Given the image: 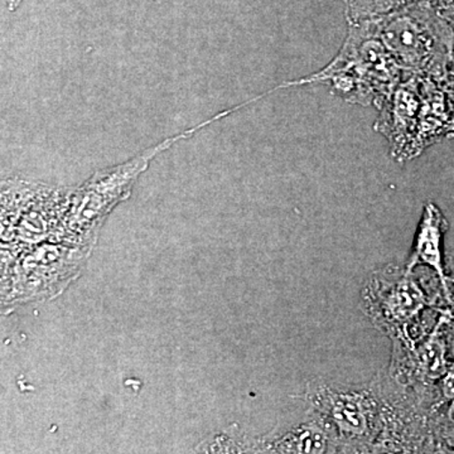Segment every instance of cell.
<instances>
[{"label":"cell","instance_id":"5bb4252c","mask_svg":"<svg viewBox=\"0 0 454 454\" xmlns=\"http://www.w3.org/2000/svg\"><path fill=\"white\" fill-rule=\"evenodd\" d=\"M428 2L454 31V0H428Z\"/></svg>","mask_w":454,"mask_h":454},{"label":"cell","instance_id":"9c48e42d","mask_svg":"<svg viewBox=\"0 0 454 454\" xmlns=\"http://www.w3.org/2000/svg\"><path fill=\"white\" fill-rule=\"evenodd\" d=\"M260 452L270 453H343L342 446L327 423L309 411L303 422L280 434L260 442Z\"/></svg>","mask_w":454,"mask_h":454},{"label":"cell","instance_id":"ba28073f","mask_svg":"<svg viewBox=\"0 0 454 454\" xmlns=\"http://www.w3.org/2000/svg\"><path fill=\"white\" fill-rule=\"evenodd\" d=\"M450 318V312H442L432 333L418 342L405 345L393 340L389 375L423 405L422 397L427 395V387L441 381L450 366L446 340L442 333V328Z\"/></svg>","mask_w":454,"mask_h":454},{"label":"cell","instance_id":"277c9868","mask_svg":"<svg viewBox=\"0 0 454 454\" xmlns=\"http://www.w3.org/2000/svg\"><path fill=\"white\" fill-rule=\"evenodd\" d=\"M370 20L404 76L444 82L453 59L454 31L428 0H415Z\"/></svg>","mask_w":454,"mask_h":454},{"label":"cell","instance_id":"30bf717a","mask_svg":"<svg viewBox=\"0 0 454 454\" xmlns=\"http://www.w3.org/2000/svg\"><path fill=\"white\" fill-rule=\"evenodd\" d=\"M448 227L450 223L441 208L434 202H427L415 235L413 252L405 264L408 270H414L418 267L432 269L441 286L443 284L446 279L443 240Z\"/></svg>","mask_w":454,"mask_h":454},{"label":"cell","instance_id":"8992f818","mask_svg":"<svg viewBox=\"0 0 454 454\" xmlns=\"http://www.w3.org/2000/svg\"><path fill=\"white\" fill-rule=\"evenodd\" d=\"M430 294L417 271L389 264L373 271L361 292V307L372 325L391 340L418 342L415 331L427 309Z\"/></svg>","mask_w":454,"mask_h":454},{"label":"cell","instance_id":"4fadbf2b","mask_svg":"<svg viewBox=\"0 0 454 454\" xmlns=\"http://www.w3.org/2000/svg\"><path fill=\"white\" fill-rule=\"evenodd\" d=\"M441 397L438 406L444 404V403L452 402L454 399V363L448 366L446 373L441 379Z\"/></svg>","mask_w":454,"mask_h":454},{"label":"cell","instance_id":"6da1fadb","mask_svg":"<svg viewBox=\"0 0 454 454\" xmlns=\"http://www.w3.org/2000/svg\"><path fill=\"white\" fill-rule=\"evenodd\" d=\"M303 400L327 423L343 453L426 452L424 406L390 375L367 384L313 381Z\"/></svg>","mask_w":454,"mask_h":454},{"label":"cell","instance_id":"5b68a950","mask_svg":"<svg viewBox=\"0 0 454 454\" xmlns=\"http://www.w3.org/2000/svg\"><path fill=\"white\" fill-rule=\"evenodd\" d=\"M219 115L164 139L127 162L98 170L82 187L73 190L59 238L74 244L94 239L107 215L130 196L137 179L148 169L158 154L168 151L170 146L182 140L190 139L206 125L219 121Z\"/></svg>","mask_w":454,"mask_h":454},{"label":"cell","instance_id":"8fae6325","mask_svg":"<svg viewBox=\"0 0 454 454\" xmlns=\"http://www.w3.org/2000/svg\"><path fill=\"white\" fill-rule=\"evenodd\" d=\"M415 0H346V16L348 23L384 16L405 7Z\"/></svg>","mask_w":454,"mask_h":454},{"label":"cell","instance_id":"3957f363","mask_svg":"<svg viewBox=\"0 0 454 454\" xmlns=\"http://www.w3.org/2000/svg\"><path fill=\"white\" fill-rule=\"evenodd\" d=\"M404 79L400 66L376 35L372 20L348 23V35L333 62L301 82H327L351 104L380 109Z\"/></svg>","mask_w":454,"mask_h":454},{"label":"cell","instance_id":"7a4b0ae2","mask_svg":"<svg viewBox=\"0 0 454 454\" xmlns=\"http://www.w3.org/2000/svg\"><path fill=\"white\" fill-rule=\"evenodd\" d=\"M375 129L387 139L394 160H414L433 143L454 134V100L443 82L404 76L379 109Z\"/></svg>","mask_w":454,"mask_h":454},{"label":"cell","instance_id":"52a82bcc","mask_svg":"<svg viewBox=\"0 0 454 454\" xmlns=\"http://www.w3.org/2000/svg\"><path fill=\"white\" fill-rule=\"evenodd\" d=\"M73 190L23 179L3 182L2 235L7 240L35 243L61 235Z\"/></svg>","mask_w":454,"mask_h":454},{"label":"cell","instance_id":"9a60e30c","mask_svg":"<svg viewBox=\"0 0 454 454\" xmlns=\"http://www.w3.org/2000/svg\"><path fill=\"white\" fill-rule=\"evenodd\" d=\"M446 428L454 430V399L450 402L446 411Z\"/></svg>","mask_w":454,"mask_h":454},{"label":"cell","instance_id":"e0dca14e","mask_svg":"<svg viewBox=\"0 0 454 454\" xmlns=\"http://www.w3.org/2000/svg\"><path fill=\"white\" fill-rule=\"evenodd\" d=\"M153 2L163 3V2H166V0H153Z\"/></svg>","mask_w":454,"mask_h":454},{"label":"cell","instance_id":"7c38bea8","mask_svg":"<svg viewBox=\"0 0 454 454\" xmlns=\"http://www.w3.org/2000/svg\"><path fill=\"white\" fill-rule=\"evenodd\" d=\"M442 297L454 309V255L446 260V279L441 286Z\"/></svg>","mask_w":454,"mask_h":454},{"label":"cell","instance_id":"2e32d148","mask_svg":"<svg viewBox=\"0 0 454 454\" xmlns=\"http://www.w3.org/2000/svg\"><path fill=\"white\" fill-rule=\"evenodd\" d=\"M23 0H7V8L9 12H16L22 4Z\"/></svg>","mask_w":454,"mask_h":454}]
</instances>
